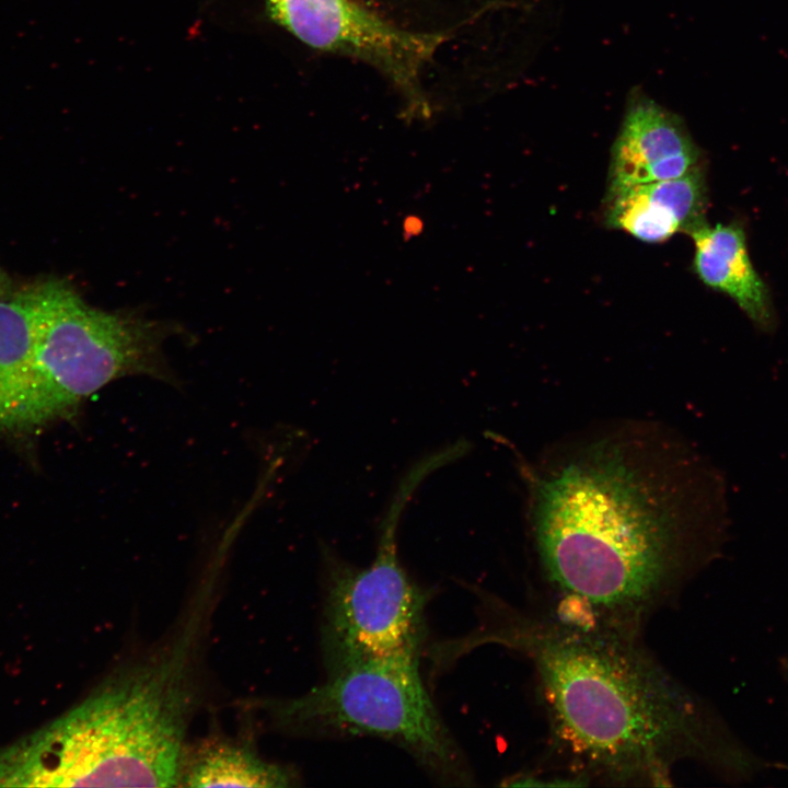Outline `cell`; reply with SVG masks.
<instances>
[{"instance_id": "cell-1", "label": "cell", "mask_w": 788, "mask_h": 788, "mask_svg": "<svg viewBox=\"0 0 788 788\" xmlns=\"http://www.w3.org/2000/svg\"><path fill=\"white\" fill-rule=\"evenodd\" d=\"M524 475L538 572L561 617L641 634L727 544L722 475L656 426L592 431Z\"/></svg>"}, {"instance_id": "cell-2", "label": "cell", "mask_w": 788, "mask_h": 788, "mask_svg": "<svg viewBox=\"0 0 788 788\" xmlns=\"http://www.w3.org/2000/svg\"><path fill=\"white\" fill-rule=\"evenodd\" d=\"M477 593V626L439 642L440 658L452 664L487 644L522 654L534 670L551 744L582 786H671L684 762L733 784L780 766L755 753L669 672L640 634Z\"/></svg>"}, {"instance_id": "cell-3", "label": "cell", "mask_w": 788, "mask_h": 788, "mask_svg": "<svg viewBox=\"0 0 788 788\" xmlns=\"http://www.w3.org/2000/svg\"><path fill=\"white\" fill-rule=\"evenodd\" d=\"M201 610V607H200ZM201 611L173 641L115 673L19 748L24 786H177Z\"/></svg>"}, {"instance_id": "cell-4", "label": "cell", "mask_w": 788, "mask_h": 788, "mask_svg": "<svg viewBox=\"0 0 788 788\" xmlns=\"http://www.w3.org/2000/svg\"><path fill=\"white\" fill-rule=\"evenodd\" d=\"M36 339L20 430L74 415L92 394L126 376L177 386L163 355L164 324L89 305L69 285L35 287Z\"/></svg>"}, {"instance_id": "cell-5", "label": "cell", "mask_w": 788, "mask_h": 788, "mask_svg": "<svg viewBox=\"0 0 788 788\" xmlns=\"http://www.w3.org/2000/svg\"><path fill=\"white\" fill-rule=\"evenodd\" d=\"M420 656L360 660L327 670L324 683L274 707L279 726L314 737L390 741L439 783L472 784V774L419 672Z\"/></svg>"}, {"instance_id": "cell-6", "label": "cell", "mask_w": 788, "mask_h": 788, "mask_svg": "<svg viewBox=\"0 0 788 788\" xmlns=\"http://www.w3.org/2000/svg\"><path fill=\"white\" fill-rule=\"evenodd\" d=\"M443 448L416 462L399 479L378 528L374 558L355 567L323 546L326 571L322 644L325 669L376 658L420 656L430 593L403 568L397 531L421 482L450 463Z\"/></svg>"}, {"instance_id": "cell-7", "label": "cell", "mask_w": 788, "mask_h": 788, "mask_svg": "<svg viewBox=\"0 0 788 788\" xmlns=\"http://www.w3.org/2000/svg\"><path fill=\"white\" fill-rule=\"evenodd\" d=\"M270 18L315 49L366 61L390 77L412 101L419 76L443 37L401 30L351 0H266Z\"/></svg>"}, {"instance_id": "cell-8", "label": "cell", "mask_w": 788, "mask_h": 788, "mask_svg": "<svg viewBox=\"0 0 788 788\" xmlns=\"http://www.w3.org/2000/svg\"><path fill=\"white\" fill-rule=\"evenodd\" d=\"M700 164L681 116L634 88L612 147L607 189L675 178Z\"/></svg>"}, {"instance_id": "cell-9", "label": "cell", "mask_w": 788, "mask_h": 788, "mask_svg": "<svg viewBox=\"0 0 788 788\" xmlns=\"http://www.w3.org/2000/svg\"><path fill=\"white\" fill-rule=\"evenodd\" d=\"M708 206L700 164L682 176L606 190L604 222L645 243H662L705 224Z\"/></svg>"}, {"instance_id": "cell-10", "label": "cell", "mask_w": 788, "mask_h": 788, "mask_svg": "<svg viewBox=\"0 0 788 788\" xmlns=\"http://www.w3.org/2000/svg\"><path fill=\"white\" fill-rule=\"evenodd\" d=\"M690 235L693 269L702 282L731 298L758 329L772 333L776 327L772 298L750 259L743 227L706 222Z\"/></svg>"}, {"instance_id": "cell-11", "label": "cell", "mask_w": 788, "mask_h": 788, "mask_svg": "<svg viewBox=\"0 0 788 788\" xmlns=\"http://www.w3.org/2000/svg\"><path fill=\"white\" fill-rule=\"evenodd\" d=\"M35 339V288L0 298V432L20 431Z\"/></svg>"}, {"instance_id": "cell-12", "label": "cell", "mask_w": 788, "mask_h": 788, "mask_svg": "<svg viewBox=\"0 0 788 788\" xmlns=\"http://www.w3.org/2000/svg\"><path fill=\"white\" fill-rule=\"evenodd\" d=\"M294 779L291 770L262 760L245 744L210 740L189 752L184 749L177 786L280 788Z\"/></svg>"}, {"instance_id": "cell-13", "label": "cell", "mask_w": 788, "mask_h": 788, "mask_svg": "<svg viewBox=\"0 0 788 788\" xmlns=\"http://www.w3.org/2000/svg\"><path fill=\"white\" fill-rule=\"evenodd\" d=\"M10 288V281L5 274L0 269V298L4 297Z\"/></svg>"}, {"instance_id": "cell-14", "label": "cell", "mask_w": 788, "mask_h": 788, "mask_svg": "<svg viewBox=\"0 0 788 788\" xmlns=\"http://www.w3.org/2000/svg\"><path fill=\"white\" fill-rule=\"evenodd\" d=\"M783 674L785 675L786 681L788 683V660L785 663H783Z\"/></svg>"}]
</instances>
